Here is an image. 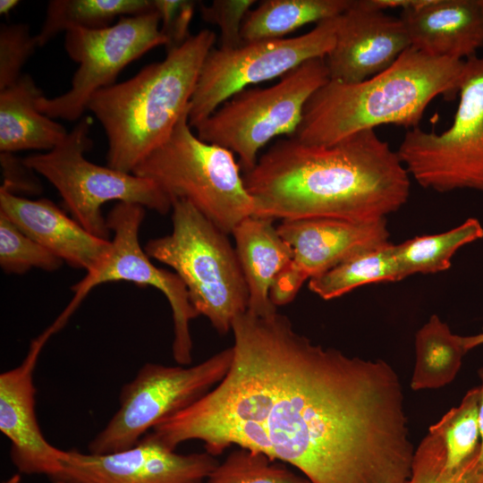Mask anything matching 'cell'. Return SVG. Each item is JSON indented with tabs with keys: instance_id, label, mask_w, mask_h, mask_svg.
Wrapping results in <instances>:
<instances>
[{
	"instance_id": "cell-1",
	"label": "cell",
	"mask_w": 483,
	"mask_h": 483,
	"mask_svg": "<svg viewBox=\"0 0 483 483\" xmlns=\"http://www.w3.org/2000/svg\"><path fill=\"white\" fill-rule=\"evenodd\" d=\"M231 367L210 392L156 426L172 450L213 456L234 445L299 470L310 483H406L415 449L401 381L382 360L313 343L278 312L232 324Z\"/></svg>"
},
{
	"instance_id": "cell-38",
	"label": "cell",
	"mask_w": 483,
	"mask_h": 483,
	"mask_svg": "<svg viewBox=\"0 0 483 483\" xmlns=\"http://www.w3.org/2000/svg\"><path fill=\"white\" fill-rule=\"evenodd\" d=\"M4 483H21V475L16 473L6 479Z\"/></svg>"
},
{
	"instance_id": "cell-27",
	"label": "cell",
	"mask_w": 483,
	"mask_h": 483,
	"mask_svg": "<svg viewBox=\"0 0 483 483\" xmlns=\"http://www.w3.org/2000/svg\"><path fill=\"white\" fill-rule=\"evenodd\" d=\"M479 387L476 386L428 429L443 442L449 468L458 467L479 449Z\"/></svg>"
},
{
	"instance_id": "cell-16",
	"label": "cell",
	"mask_w": 483,
	"mask_h": 483,
	"mask_svg": "<svg viewBox=\"0 0 483 483\" xmlns=\"http://www.w3.org/2000/svg\"><path fill=\"white\" fill-rule=\"evenodd\" d=\"M410 47L400 17L369 0H352L339 16L335 42L325 62L331 80L357 83L388 69Z\"/></svg>"
},
{
	"instance_id": "cell-14",
	"label": "cell",
	"mask_w": 483,
	"mask_h": 483,
	"mask_svg": "<svg viewBox=\"0 0 483 483\" xmlns=\"http://www.w3.org/2000/svg\"><path fill=\"white\" fill-rule=\"evenodd\" d=\"M293 257L270 288L273 304L294 300L306 280L359 254L390 244L386 218L358 221L336 217L283 220L277 226Z\"/></svg>"
},
{
	"instance_id": "cell-30",
	"label": "cell",
	"mask_w": 483,
	"mask_h": 483,
	"mask_svg": "<svg viewBox=\"0 0 483 483\" xmlns=\"http://www.w3.org/2000/svg\"><path fill=\"white\" fill-rule=\"evenodd\" d=\"M63 263L0 214V266L5 273L23 274L33 267L55 271Z\"/></svg>"
},
{
	"instance_id": "cell-22",
	"label": "cell",
	"mask_w": 483,
	"mask_h": 483,
	"mask_svg": "<svg viewBox=\"0 0 483 483\" xmlns=\"http://www.w3.org/2000/svg\"><path fill=\"white\" fill-rule=\"evenodd\" d=\"M352 0H263L247 13L243 43L282 38L299 28L341 15Z\"/></svg>"
},
{
	"instance_id": "cell-4",
	"label": "cell",
	"mask_w": 483,
	"mask_h": 483,
	"mask_svg": "<svg viewBox=\"0 0 483 483\" xmlns=\"http://www.w3.org/2000/svg\"><path fill=\"white\" fill-rule=\"evenodd\" d=\"M216 34L202 30L164 60L145 66L132 78L98 90L89 110L104 128L107 166L132 173L164 144L189 111L202 64Z\"/></svg>"
},
{
	"instance_id": "cell-19",
	"label": "cell",
	"mask_w": 483,
	"mask_h": 483,
	"mask_svg": "<svg viewBox=\"0 0 483 483\" xmlns=\"http://www.w3.org/2000/svg\"><path fill=\"white\" fill-rule=\"evenodd\" d=\"M400 18L411 47L428 55L466 61L483 47V0H422Z\"/></svg>"
},
{
	"instance_id": "cell-9",
	"label": "cell",
	"mask_w": 483,
	"mask_h": 483,
	"mask_svg": "<svg viewBox=\"0 0 483 483\" xmlns=\"http://www.w3.org/2000/svg\"><path fill=\"white\" fill-rule=\"evenodd\" d=\"M233 347L192 366L146 363L124 385L119 409L89 442V453L105 454L135 445L149 429L199 401L227 374Z\"/></svg>"
},
{
	"instance_id": "cell-28",
	"label": "cell",
	"mask_w": 483,
	"mask_h": 483,
	"mask_svg": "<svg viewBox=\"0 0 483 483\" xmlns=\"http://www.w3.org/2000/svg\"><path fill=\"white\" fill-rule=\"evenodd\" d=\"M479 451L458 467L449 468L443 442L428 432L415 449L411 475L406 483H483Z\"/></svg>"
},
{
	"instance_id": "cell-2",
	"label": "cell",
	"mask_w": 483,
	"mask_h": 483,
	"mask_svg": "<svg viewBox=\"0 0 483 483\" xmlns=\"http://www.w3.org/2000/svg\"><path fill=\"white\" fill-rule=\"evenodd\" d=\"M242 177L253 216L282 221L386 218L407 202L411 187L397 152L375 130L329 145L280 139Z\"/></svg>"
},
{
	"instance_id": "cell-15",
	"label": "cell",
	"mask_w": 483,
	"mask_h": 483,
	"mask_svg": "<svg viewBox=\"0 0 483 483\" xmlns=\"http://www.w3.org/2000/svg\"><path fill=\"white\" fill-rule=\"evenodd\" d=\"M218 462L205 452L180 454L150 433L119 452L93 454L64 451L62 470L54 480L64 483H201Z\"/></svg>"
},
{
	"instance_id": "cell-36",
	"label": "cell",
	"mask_w": 483,
	"mask_h": 483,
	"mask_svg": "<svg viewBox=\"0 0 483 483\" xmlns=\"http://www.w3.org/2000/svg\"><path fill=\"white\" fill-rule=\"evenodd\" d=\"M464 348L467 352L483 344V333L462 336Z\"/></svg>"
},
{
	"instance_id": "cell-20",
	"label": "cell",
	"mask_w": 483,
	"mask_h": 483,
	"mask_svg": "<svg viewBox=\"0 0 483 483\" xmlns=\"http://www.w3.org/2000/svg\"><path fill=\"white\" fill-rule=\"evenodd\" d=\"M274 221L251 216L232 233L249 292L247 311L258 317L277 312L270 300V288L293 257L292 248L281 236Z\"/></svg>"
},
{
	"instance_id": "cell-13",
	"label": "cell",
	"mask_w": 483,
	"mask_h": 483,
	"mask_svg": "<svg viewBox=\"0 0 483 483\" xmlns=\"http://www.w3.org/2000/svg\"><path fill=\"white\" fill-rule=\"evenodd\" d=\"M144 216V207L133 203L118 202L110 210L106 224L114 237L107 256L72 286L74 296L53 324L60 330L89 292L101 284L127 281L150 285L164 293L172 309L174 359L179 365L188 366L192 362L193 347L190 323L199 315L182 279L174 272L157 267L141 248L139 231Z\"/></svg>"
},
{
	"instance_id": "cell-12",
	"label": "cell",
	"mask_w": 483,
	"mask_h": 483,
	"mask_svg": "<svg viewBox=\"0 0 483 483\" xmlns=\"http://www.w3.org/2000/svg\"><path fill=\"white\" fill-rule=\"evenodd\" d=\"M165 45L155 10L121 17L115 24L103 29H71L65 32L64 48L79 64L71 88L58 97L41 96L37 108L52 119H80L91 97L98 90L115 84L118 74L129 64Z\"/></svg>"
},
{
	"instance_id": "cell-3",
	"label": "cell",
	"mask_w": 483,
	"mask_h": 483,
	"mask_svg": "<svg viewBox=\"0 0 483 483\" xmlns=\"http://www.w3.org/2000/svg\"><path fill=\"white\" fill-rule=\"evenodd\" d=\"M464 68L465 61L410 47L392 66L368 80H329L306 103L292 137L306 144L329 145L381 125L419 127L433 99H453L459 94Z\"/></svg>"
},
{
	"instance_id": "cell-6",
	"label": "cell",
	"mask_w": 483,
	"mask_h": 483,
	"mask_svg": "<svg viewBox=\"0 0 483 483\" xmlns=\"http://www.w3.org/2000/svg\"><path fill=\"white\" fill-rule=\"evenodd\" d=\"M185 113L167 140L150 153L132 174L156 182L172 199L191 202L226 234L254 215L233 153L200 140Z\"/></svg>"
},
{
	"instance_id": "cell-7",
	"label": "cell",
	"mask_w": 483,
	"mask_h": 483,
	"mask_svg": "<svg viewBox=\"0 0 483 483\" xmlns=\"http://www.w3.org/2000/svg\"><path fill=\"white\" fill-rule=\"evenodd\" d=\"M91 124L83 116L55 148L22 160L58 191L72 218L91 234L108 240L110 230L101 209L108 201L138 204L160 214L172 210V199L152 180L85 157L92 147Z\"/></svg>"
},
{
	"instance_id": "cell-37",
	"label": "cell",
	"mask_w": 483,
	"mask_h": 483,
	"mask_svg": "<svg viewBox=\"0 0 483 483\" xmlns=\"http://www.w3.org/2000/svg\"><path fill=\"white\" fill-rule=\"evenodd\" d=\"M20 1L17 0H1L0 1V13L8 14L15 6L19 4Z\"/></svg>"
},
{
	"instance_id": "cell-26",
	"label": "cell",
	"mask_w": 483,
	"mask_h": 483,
	"mask_svg": "<svg viewBox=\"0 0 483 483\" xmlns=\"http://www.w3.org/2000/svg\"><path fill=\"white\" fill-rule=\"evenodd\" d=\"M394 245L359 254L310 278L309 290L328 301L366 284L402 280Z\"/></svg>"
},
{
	"instance_id": "cell-39",
	"label": "cell",
	"mask_w": 483,
	"mask_h": 483,
	"mask_svg": "<svg viewBox=\"0 0 483 483\" xmlns=\"http://www.w3.org/2000/svg\"><path fill=\"white\" fill-rule=\"evenodd\" d=\"M54 483H64V482H63L61 480H54Z\"/></svg>"
},
{
	"instance_id": "cell-29",
	"label": "cell",
	"mask_w": 483,
	"mask_h": 483,
	"mask_svg": "<svg viewBox=\"0 0 483 483\" xmlns=\"http://www.w3.org/2000/svg\"><path fill=\"white\" fill-rule=\"evenodd\" d=\"M207 483H310L263 453L239 447L210 473Z\"/></svg>"
},
{
	"instance_id": "cell-11",
	"label": "cell",
	"mask_w": 483,
	"mask_h": 483,
	"mask_svg": "<svg viewBox=\"0 0 483 483\" xmlns=\"http://www.w3.org/2000/svg\"><path fill=\"white\" fill-rule=\"evenodd\" d=\"M339 16L293 38L242 43L231 49L213 47L202 64L190 102V126L195 129L250 85L281 78L309 60L325 58L335 45Z\"/></svg>"
},
{
	"instance_id": "cell-24",
	"label": "cell",
	"mask_w": 483,
	"mask_h": 483,
	"mask_svg": "<svg viewBox=\"0 0 483 483\" xmlns=\"http://www.w3.org/2000/svg\"><path fill=\"white\" fill-rule=\"evenodd\" d=\"M154 11L153 0H51L40 31L35 35L43 47L62 31L71 29L98 30L116 17Z\"/></svg>"
},
{
	"instance_id": "cell-31",
	"label": "cell",
	"mask_w": 483,
	"mask_h": 483,
	"mask_svg": "<svg viewBox=\"0 0 483 483\" xmlns=\"http://www.w3.org/2000/svg\"><path fill=\"white\" fill-rule=\"evenodd\" d=\"M38 47L29 26L22 23L0 27V90L22 75L21 69Z\"/></svg>"
},
{
	"instance_id": "cell-21",
	"label": "cell",
	"mask_w": 483,
	"mask_h": 483,
	"mask_svg": "<svg viewBox=\"0 0 483 483\" xmlns=\"http://www.w3.org/2000/svg\"><path fill=\"white\" fill-rule=\"evenodd\" d=\"M43 96L29 74L0 90V150L50 151L67 136L65 128L37 108Z\"/></svg>"
},
{
	"instance_id": "cell-33",
	"label": "cell",
	"mask_w": 483,
	"mask_h": 483,
	"mask_svg": "<svg viewBox=\"0 0 483 483\" xmlns=\"http://www.w3.org/2000/svg\"><path fill=\"white\" fill-rule=\"evenodd\" d=\"M160 21V30L166 39V50L183 45L191 37L190 26L198 2L189 0H153Z\"/></svg>"
},
{
	"instance_id": "cell-18",
	"label": "cell",
	"mask_w": 483,
	"mask_h": 483,
	"mask_svg": "<svg viewBox=\"0 0 483 483\" xmlns=\"http://www.w3.org/2000/svg\"><path fill=\"white\" fill-rule=\"evenodd\" d=\"M0 214L64 262L90 272L107 256L111 241L97 237L47 199L21 198L0 188Z\"/></svg>"
},
{
	"instance_id": "cell-25",
	"label": "cell",
	"mask_w": 483,
	"mask_h": 483,
	"mask_svg": "<svg viewBox=\"0 0 483 483\" xmlns=\"http://www.w3.org/2000/svg\"><path fill=\"white\" fill-rule=\"evenodd\" d=\"M482 238L480 222L470 217L448 231L416 236L394 245L402 278L445 271L451 267L452 258L459 249Z\"/></svg>"
},
{
	"instance_id": "cell-10",
	"label": "cell",
	"mask_w": 483,
	"mask_h": 483,
	"mask_svg": "<svg viewBox=\"0 0 483 483\" xmlns=\"http://www.w3.org/2000/svg\"><path fill=\"white\" fill-rule=\"evenodd\" d=\"M452 125L441 133L419 127L405 133L398 157L408 174L438 192H483V57L465 61Z\"/></svg>"
},
{
	"instance_id": "cell-32",
	"label": "cell",
	"mask_w": 483,
	"mask_h": 483,
	"mask_svg": "<svg viewBox=\"0 0 483 483\" xmlns=\"http://www.w3.org/2000/svg\"><path fill=\"white\" fill-rule=\"evenodd\" d=\"M255 3L254 0H214L209 5L199 4L202 19L220 30L219 48H235L243 43L242 23Z\"/></svg>"
},
{
	"instance_id": "cell-5",
	"label": "cell",
	"mask_w": 483,
	"mask_h": 483,
	"mask_svg": "<svg viewBox=\"0 0 483 483\" xmlns=\"http://www.w3.org/2000/svg\"><path fill=\"white\" fill-rule=\"evenodd\" d=\"M172 233L148 242L150 258L174 270L190 301L220 335L248 309L247 284L233 248L222 232L191 202L172 201Z\"/></svg>"
},
{
	"instance_id": "cell-17",
	"label": "cell",
	"mask_w": 483,
	"mask_h": 483,
	"mask_svg": "<svg viewBox=\"0 0 483 483\" xmlns=\"http://www.w3.org/2000/svg\"><path fill=\"white\" fill-rule=\"evenodd\" d=\"M55 334L48 326L35 338L23 361L0 375V430L11 443V460L20 473L55 479L62 470L64 450L44 437L35 411L34 369L42 348Z\"/></svg>"
},
{
	"instance_id": "cell-34",
	"label": "cell",
	"mask_w": 483,
	"mask_h": 483,
	"mask_svg": "<svg viewBox=\"0 0 483 483\" xmlns=\"http://www.w3.org/2000/svg\"><path fill=\"white\" fill-rule=\"evenodd\" d=\"M422 0H369V4L381 11L387 9H398L402 11L414 7L421 3Z\"/></svg>"
},
{
	"instance_id": "cell-35",
	"label": "cell",
	"mask_w": 483,
	"mask_h": 483,
	"mask_svg": "<svg viewBox=\"0 0 483 483\" xmlns=\"http://www.w3.org/2000/svg\"><path fill=\"white\" fill-rule=\"evenodd\" d=\"M478 374L480 378V385L479 386V436H480L479 460L481 463H483V368L479 369Z\"/></svg>"
},
{
	"instance_id": "cell-23",
	"label": "cell",
	"mask_w": 483,
	"mask_h": 483,
	"mask_svg": "<svg viewBox=\"0 0 483 483\" xmlns=\"http://www.w3.org/2000/svg\"><path fill=\"white\" fill-rule=\"evenodd\" d=\"M412 390L436 389L451 383L468 352L462 336L453 334L436 314L417 331Z\"/></svg>"
},
{
	"instance_id": "cell-8",
	"label": "cell",
	"mask_w": 483,
	"mask_h": 483,
	"mask_svg": "<svg viewBox=\"0 0 483 483\" xmlns=\"http://www.w3.org/2000/svg\"><path fill=\"white\" fill-rule=\"evenodd\" d=\"M329 80L325 58L309 60L270 87L233 95L195 128L197 136L237 155L241 169L249 172L267 143L294 135L306 103Z\"/></svg>"
}]
</instances>
